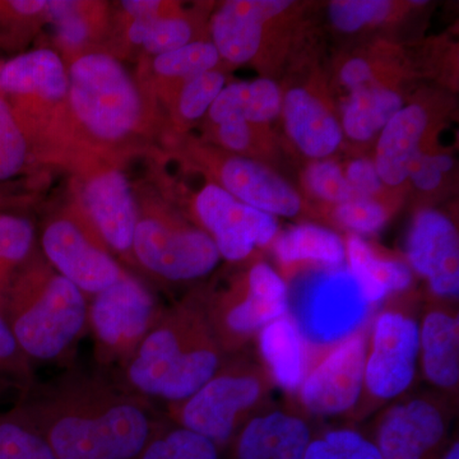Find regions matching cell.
I'll return each instance as SVG.
<instances>
[{"label": "cell", "instance_id": "obj_33", "mask_svg": "<svg viewBox=\"0 0 459 459\" xmlns=\"http://www.w3.org/2000/svg\"><path fill=\"white\" fill-rule=\"evenodd\" d=\"M29 153L23 122L11 102L0 95V181L20 174L25 168Z\"/></svg>", "mask_w": 459, "mask_h": 459}, {"label": "cell", "instance_id": "obj_42", "mask_svg": "<svg viewBox=\"0 0 459 459\" xmlns=\"http://www.w3.org/2000/svg\"><path fill=\"white\" fill-rule=\"evenodd\" d=\"M81 8H82V3L72 13L66 14L65 17L54 22L56 36L65 47H81L89 39L90 25L83 14L81 13Z\"/></svg>", "mask_w": 459, "mask_h": 459}, {"label": "cell", "instance_id": "obj_16", "mask_svg": "<svg viewBox=\"0 0 459 459\" xmlns=\"http://www.w3.org/2000/svg\"><path fill=\"white\" fill-rule=\"evenodd\" d=\"M411 267L425 277L435 295L459 294V238L455 223L434 210L419 212L406 243Z\"/></svg>", "mask_w": 459, "mask_h": 459}, {"label": "cell", "instance_id": "obj_14", "mask_svg": "<svg viewBox=\"0 0 459 459\" xmlns=\"http://www.w3.org/2000/svg\"><path fill=\"white\" fill-rule=\"evenodd\" d=\"M81 199L84 220L110 252L133 256L140 214L126 175L115 168L92 172L83 179Z\"/></svg>", "mask_w": 459, "mask_h": 459}, {"label": "cell", "instance_id": "obj_21", "mask_svg": "<svg viewBox=\"0 0 459 459\" xmlns=\"http://www.w3.org/2000/svg\"><path fill=\"white\" fill-rule=\"evenodd\" d=\"M282 113L287 134L305 156L325 159L340 147L343 138L340 123L307 90H290L282 100Z\"/></svg>", "mask_w": 459, "mask_h": 459}, {"label": "cell", "instance_id": "obj_22", "mask_svg": "<svg viewBox=\"0 0 459 459\" xmlns=\"http://www.w3.org/2000/svg\"><path fill=\"white\" fill-rule=\"evenodd\" d=\"M427 126L424 108L410 105L402 108L382 129L374 161L382 183L397 186L409 179L411 165L420 152Z\"/></svg>", "mask_w": 459, "mask_h": 459}, {"label": "cell", "instance_id": "obj_10", "mask_svg": "<svg viewBox=\"0 0 459 459\" xmlns=\"http://www.w3.org/2000/svg\"><path fill=\"white\" fill-rule=\"evenodd\" d=\"M42 253L51 267L87 298L104 291L124 273L110 249L87 222L59 217L45 226Z\"/></svg>", "mask_w": 459, "mask_h": 459}, {"label": "cell", "instance_id": "obj_29", "mask_svg": "<svg viewBox=\"0 0 459 459\" xmlns=\"http://www.w3.org/2000/svg\"><path fill=\"white\" fill-rule=\"evenodd\" d=\"M35 229L23 216L0 213V312L18 272L32 256Z\"/></svg>", "mask_w": 459, "mask_h": 459}, {"label": "cell", "instance_id": "obj_40", "mask_svg": "<svg viewBox=\"0 0 459 459\" xmlns=\"http://www.w3.org/2000/svg\"><path fill=\"white\" fill-rule=\"evenodd\" d=\"M336 217L343 228L359 237L379 231L386 221L385 208L371 198L355 197L338 204Z\"/></svg>", "mask_w": 459, "mask_h": 459}, {"label": "cell", "instance_id": "obj_17", "mask_svg": "<svg viewBox=\"0 0 459 459\" xmlns=\"http://www.w3.org/2000/svg\"><path fill=\"white\" fill-rule=\"evenodd\" d=\"M291 5L285 0H231L212 18V38L219 56L234 65L249 62L258 53L263 27Z\"/></svg>", "mask_w": 459, "mask_h": 459}, {"label": "cell", "instance_id": "obj_39", "mask_svg": "<svg viewBox=\"0 0 459 459\" xmlns=\"http://www.w3.org/2000/svg\"><path fill=\"white\" fill-rule=\"evenodd\" d=\"M307 188L316 197L342 204L355 198L340 166L327 160L313 162L305 172Z\"/></svg>", "mask_w": 459, "mask_h": 459}, {"label": "cell", "instance_id": "obj_4", "mask_svg": "<svg viewBox=\"0 0 459 459\" xmlns=\"http://www.w3.org/2000/svg\"><path fill=\"white\" fill-rule=\"evenodd\" d=\"M69 113L87 137L117 146L140 132L146 105L126 66L105 53L77 57L68 69Z\"/></svg>", "mask_w": 459, "mask_h": 459}, {"label": "cell", "instance_id": "obj_45", "mask_svg": "<svg viewBox=\"0 0 459 459\" xmlns=\"http://www.w3.org/2000/svg\"><path fill=\"white\" fill-rule=\"evenodd\" d=\"M341 82L351 91L367 86L373 80V71L367 60L353 57L344 63L340 72Z\"/></svg>", "mask_w": 459, "mask_h": 459}, {"label": "cell", "instance_id": "obj_25", "mask_svg": "<svg viewBox=\"0 0 459 459\" xmlns=\"http://www.w3.org/2000/svg\"><path fill=\"white\" fill-rule=\"evenodd\" d=\"M344 247L347 268L370 305L380 303L392 292L409 289L412 272L406 263L380 258L359 235H350Z\"/></svg>", "mask_w": 459, "mask_h": 459}, {"label": "cell", "instance_id": "obj_20", "mask_svg": "<svg viewBox=\"0 0 459 459\" xmlns=\"http://www.w3.org/2000/svg\"><path fill=\"white\" fill-rule=\"evenodd\" d=\"M312 431L282 411L247 420L232 439L231 459H304Z\"/></svg>", "mask_w": 459, "mask_h": 459}, {"label": "cell", "instance_id": "obj_31", "mask_svg": "<svg viewBox=\"0 0 459 459\" xmlns=\"http://www.w3.org/2000/svg\"><path fill=\"white\" fill-rule=\"evenodd\" d=\"M0 459H57L47 440L14 406L0 415Z\"/></svg>", "mask_w": 459, "mask_h": 459}, {"label": "cell", "instance_id": "obj_1", "mask_svg": "<svg viewBox=\"0 0 459 459\" xmlns=\"http://www.w3.org/2000/svg\"><path fill=\"white\" fill-rule=\"evenodd\" d=\"M16 406L57 459H141L164 420L105 371L72 368L33 383Z\"/></svg>", "mask_w": 459, "mask_h": 459}, {"label": "cell", "instance_id": "obj_34", "mask_svg": "<svg viewBox=\"0 0 459 459\" xmlns=\"http://www.w3.org/2000/svg\"><path fill=\"white\" fill-rule=\"evenodd\" d=\"M219 51L212 42L195 41L153 59V71L166 78L188 81L205 72L213 71L219 63Z\"/></svg>", "mask_w": 459, "mask_h": 459}, {"label": "cell", "instance_id": "obj_12", "mask_svg": "<svg viewBox=\"0 0 459 459\" xmlns=\"http://www.w3.org/2000/svg\"><path fill=\"white\" fill-rule=\"evenodd\" d=\"M195 212L220 256L229 262L244 261L255 247L267 246L279 234L276 217L241 204L216 184L199 192Z\"/></svg>", "mask_w": 459, "mask_h": 459}, {"label": "cell", "instance_id": "obj_18", "mask_svg": "<svg viewBox=\"0 0 459 459\" xmlns=\"http://www.w3.org/2000/svg\"><path fill=\"white\" fill-rule=\"evenodd\" d=\"M68 93V71L51 49H36L0 65V95L11 105L31 101L57 104Z\"/></svg>", "mask_w": 459, "mask_h": 459}, {"label": "cell", "instance_id": "obj_8", "mask_svg": "<svg viewBox=\"0 0 459 459\" xmlns=\"http://www.w3.org/2000/svg\"><path fill=\"white\" fill-rule=\"evenodd\" d=\"M132 253L144 270L171 282L202 279L221 258L204 230L162 216L138 219Z\"/></svg>", "mask_w": 459, "mask_h": 459}, {"label": "cell", "instance_id": "obj_38", "mask_svg": "<svg viewBox=\"0 0 459 459\" xmlns=\"http://www.w3.org/2000/svg\"><path fill=\"white\" fill-rule=\"evenodd\" d=\"M225 87V75L217 71L205 72L186 81L178 102L181 117L198 120L210 108Z\"/></svg>", "mask_w": 459, "mask_h": 459}, {"label": "cell", "instance_id": "obj_11", "mask_svg": "<svg viewBox=\"0 0 459 459\" xmlns=\"http://www.w3.org/2000/svg\"><path fill=\"white\" fill-rule=\"evenodd\" d=\"M419 356V323L394 310L380 314L368 350L364 388L377 400H394L412 385Z\"/></svg>", "mask_w": 459, "mask_h": 459}, {"label": "cell", "instance_id": "obj_2", "mask_svg": "<svg viewBox=\"0 0 459 459\" xmlns=\"http://www.w3.org/2000/svg\"><path fill=\"white\" fill-rule=\"evenodd\" d=\"M204 299L162 312L115 379L144 400L172 404L188 400L225 362Z\"/></svg>", "mask_w": 459, "mask_h": 459}, {"label": "cell", "instance_id": "obj_47", "mask_svg": "<svg viewBox=\"0 0 459 459\" xmlns=\"http://www.w3.org/2000/svg\"><path fill=\"white\" fill-rule=\"evenodd\" d=\"M440 459H459V443H452L451 446L444 451Z\"/></svg>", "mask_w": 459, "mask_h": 459}, {"label": "cell", "instance_id": "obj_9", "mask_svg": "<svg viewBox=\"0 0 459 459\" xmlns=\"http://www.w3.org/2000/svg\"><path fill=\"white\" fill-rule=\"evenodd\" d=\"M208 318L223 352L237 351L273 320L289 313V287L267 263L250 268L244 292L205 299Z\"/></svg>", "mask_w": 459, "mask_h": 459}, {"label": "cell", "instance_id": "obj_13", "mask_svg": "<svg viewBox=\"0 0 459 459\" xmlns=\"http://www.w3.org/2000/svg\"><path fill=\"white\" fill-rule=\"evenodd\" d=\"M367 355V336L360 332L323 356L299 389L305 409L316 416H336L353 409L364 391Z\"/></svg>", "mask_w": 459, "mask_h": 459}, {"label": "cell", "instance_id": "obj_44", "mask_svg": "<svg viewBox=\"0 0 459 459\" xmlns=\"http://www.w3.org/2000/svg\"><path fill=\"white\" fill-rule=\"evenodd\" d=\"M409 178L416 188L430 192L442 183L443 172L437 166L434 155H427L420 151L411 165Z\"/></svg>", "mask_w": 459, "mask_h": 459}, {"label": "cell", "instance_id": "obj_37", "mask_svg": "<svg viewBox=\"0 0 459 459\" xmlns=\"http://www.w3.org/2000/svg\"><path fill=\"white\" fill-rule=\"evenodd\" d=\"M391 11L392 3L386 0H336L329 4V18L340 31L355 32L383 22Z\"/></svg>", "mask_w": 459, "mask_h": 459}, {"label": "cell", "instance_id": "obj_32", "mask_svg": "<svg viewBox=\"0 0 459 459\" xmlns=\"http://www.w3.org/2000/svg\"><path fill=\"white\" fill-rule=\"evenodd\" d=\"M141 459H220V449L202 435L164 421Z\"/></svg>", "mask_w": 459, "mask_h": 459}, {"label": "cell", "instance_id": "obj_7", "mask_svg": "<svg viewBox=\"0 0 459 459\" xmlns=\"http://www.w3.org/2000/svg\"><path fill=\"white\" fill-rule=\"evenodd\" d=\"M155 296L137 277L120 279L89 301V328L99 370H120L161 316Z\"/></svg>", "mask_w": 459, "mask_h": 459}, {"label": "cell", "instance_id": "obj_41", "mask_svg": "<svg viewBox=\"0 0 459 459\" xmlns=\"http://www.w3.org/2000/svg\"><path fill=\"white\" fill-rule=\"evenodd\" d=\"M347 183L351 186L353 195L370 198L382 189V180L377 174L376 164L369 159L353 160L347 168Z\"/></svg>", "mask_w": 459, "mask_h": 459}, {"label": "cell", "instance_id": "obj_5", "mask_svg": "<svg viewBox=\"0 0 459 459\" xmlns=\"http://www.w3.org/2000/svg\"><path fill=\"white\" fill-rule=\"evenodd\" d=\"M373 305L347 267L304 274L289 289V313L305 347L307 373L338 344L362 332Z\"/></svg>", "mask_w": 459, "mask_h": 459}, {"label": "cell", "instance_id": "obj_35", "mask_svg": "<svg viewBox=\"0 0 459 459\" xmlns=\"http://www.w3.org/2000/svg\"><path fill=\"white\" fill-rule=\"evenodd\" d=\"M33 362L18 346L3 313L0 312V398L9 392L17 394V401L35 383Z\"/></svg>", "mask_w": 459, "mask_h": 459}, {"label": "cell", "instance_id": "obj_36", "mask_svg": "<svg viewBox=\"0 0 459 459\" xmlns=\"http://www.w3.org/2000/svg\"><path fill=\"white\" fill-rule=\"evenodd\" d=\"M304 459H383L373 440L352 429H334L312 437Z\"/></svg>", "mask_w": 459, "mask_h": 459}, {"label": "cell", "instance_id": "obj_6", "mask_svg": "<svg viewBox=\"0 0 459 459\" xmlns=\"http://www.w3.org/2000/svg\"><path fill=\"white\" fill-rule=\"evenodd\" d=\"M267 391L263 371L243 361L223 362L188 400L170 406L174 424L202 435L221 449L232 442Z\"/></svg>", "mask_w": 459, "mask_h": 459}, {"label": "cell", "instance_id": "obj_24", "mask_svg": "<svg viewBox=\"0 0 459 459\" xmlns=\"http://www.w3.org/2000/svg\"><path fill=\"white\" fill-rule=\"evenodd\" d=\"M259 352L268 374L283 391L295 394L307 376V355L298 329L289 316L258 332Z\"/></svg>", "mask_w": 459, "mask_h": 459}, {"label": "cell", "instance_id": "obj_23", "mask_svg": "<svg viewBox=\"0 0 459 459\" xmlns=\"http://www.w3.org/2000/svg\"><path fill=\"white\" fill-rule=\"evenodd\" d=\"M422 369L431 385L453 389L459 382V320L444 310H433L420 328Z\"/></svg>", "mask_w": 459, "mask_h": 459}, {"label": "cell", "instance_id": "obj_27", "mask_svg": "<svg viewBox=\"0 0 459 459\" xmlns=\"http://www.w3.org/2000/svg\"><path fill=\"white\" fill-rule=\"evenodd\" d=\"M276 238L274 253L285 264L313 262L327 268H340L346 262L343 240L331 230L304 223Z\"/></svg>", "mask_w": 459, "mask_h": 459}, {"label": "cell", "instance_id": "obj_46", "mask_svg": "<svg viewBox=\"0 0 459 459\" xmlns=\"http://www.w3.org/2000/svg\"><path fill=\"white\" fill-rule=\"evenodd\" d=\"M162 2H156V0H126L122 2V7L132 20L135 18H143L157 16L161 11Z\"/></svg>", "mask_w": 459, "mask_h": 459}, {"label": "cell", "instance_id": "obj_3", "mask_svg": "<svg viewBox=\"0 0 459 459\" xmlns=\"http://www.w3.org/2000/svg\"><path fill=\"white\" fill-rule=\"evenodd\" d=\"M3 316L30 360L63 361L89 328V298L32 255L9 287Z\"/></svg>", "mask_w": 459, "mask_h": 459}, {"label": "cell", "instance_id": "obj_15", "mask_svg": "<svg viewBox=\"0 0 459 459\" xmlns=\"http://www.w3.org/2000/svg\"><path fill=\"white\" fill-rule=\"evenodd\" d=\"M446 435L442 411L416 398L386 411L373 442L383 459H440Z\"/></svg>", "mask_w": 459, "mask_h": 459}, {"label": "cell", "instance_id": "obj_43", "mask_svg": "<svg viewBox=\"0 0 459 459\" xmlns=\"http://www.w3.org/2000/svg\"><path fill=\"white\" fill-rule=\"evenodd\" d=\"M217 137L223 147L241 152L250 146L252 131L249 123L243 117H229L217 124Z\"/></svg>", "mask_w": 459, "mask_h": 459}, {"label": "cell", "instance_id": "obj_28", "mask_svg": "<svg viewBox=\"0 0 459 459\" xmlns=\"http://www.w3.org/2000/svg\"><path fill=\"white\" fill-rule=\"evenodd\" d=\"M402 108L403 101L394 91L379 86L353 90L343 108V132L353 141L370 140Z\"/></svg>", "mask_w": 459, "mask_h": 459}, {"label": "cell", "instance_id": "obj_30", "mask_svg": "<svg viewBox=\"0 0 459 459\" xmlns=\"http://www.w3.org/2000/svg\"><path fill=\"white\" fill-rule=\"evenodd\" d=\"M126 35L132 44L157 56L189 44L192 26L183 18L157 14L132 20Z\"/></svg>", "mask_w": 459, "mask_h": 459}, {"label": "cell", "instance_id": "obj_26", "mask_svg": "<svg viewBox=\"0 0 459 459\" xmlns=\"http://www.w3.org/2000/svg\"><path fill=\"white\" fill-rule=\"evenodd\" d=\"M281 111L282 98L279 86L268 78H259L253 82L223 87L208 113L217 126L229 117H243L249 124L268 123L276 119Z\"/></svg>", "mask_w": 459, "mask_h": 459}, {"label": "cell", "instance_id": "obj_19", "mask_svg": "<svg viewBox=\"0 0 459 459\" xmlns=\"http://www.w3.org/2000/svg\"><path fill=\"white\" fill-rule=\"evenodd\" d=\"M223 189L241 204L271 214L294 217L300 212L301 199L282 178L259 162L232 157L220 171Z\"/></svg>", "mask_w": 459, "mask_h": 459}]
</instances>
